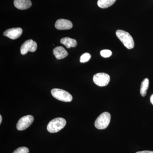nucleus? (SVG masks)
I'll use <instances>...</instances> for the list:
<instances>
[{
	"instance_id": "8",
	"label": "nucleus",
	"mask_w": 153,
	"mask_h": 153,
	"mask_svg": "<svg viewBox=\"0 0 153 153\" xmlns=\"http://www.w3.org/2000/svg\"><path fill=\"white\" fill-rule=\"evenodd\" d=\"M22 33L23 30L21 28H11L5 31L4 35L12 40H15L22 36Z\"/></svg>"
},
{
	"instance_id": "3",
	"label": "nucleus",
	"mask_w": 153,
	"mask_h": 153,
	"mask_svg": "<svg viewBox=\"0 0 153 153\" xmlns=\"http://www.w3.org/2000/svg\"><path fill=\"white\" fill-rule=\"evenodd\" d=\"M110 120V113L108 112H103L96 120L94 125L98 129H104L108 126Z\"/></svg>"
},
{
	"instance_id": "13",
	"label": "nucleus",
	"mask_w": 153,
	"mask_h": 153,
	"mask_svg": "<svg viewBox=\"0 0 153 153\" xmlns=\"http://www.w3.org/2000/svg\"><path fill=\"white\" fill-rule=\"evenodd\" d=\"M116 0H98L97 5L101 8L105 9L112 5Z\"/></svg>"
},
{
	"instance_id": "1",
	"label": "nucleus",
	"mask_w": 153,
	"mask_h": 153,
	"mask_svg": "<svg viewBox=\"0 0 153 153\" xmlns=\"http://www.w3.org/2000/svg\"><path fill=\"white\" fill-rule=\"evenodd\" d=\"M116 35L126 48L128 49L134 48V43L133 38L128 32L123 30H117Z\"/></svg>"
},
{
	"instance_id": "2",
	"label": "nucleus",
	"mask_w": 153,
	"mask_h": 153,
	"mask_svg": "<svg viewBox=\"0 0 153 153\" xmlns=\"http://www.w3.org/2000/svg\"><path fill=\"white\" fill-rule=\"evenodd\" d=\"M66 120L61 117L56 118L50 121L47 126V130L51 133L57 132L66 126Z\"/></svg>"
},
{
	"instance_id": "10",
	"label": "nucleus",
	"mask_w": 153,
	"mask_h": 153,
	"mask_svg": "<svg viewBox=\"0 0 153 153\" xmlns=\"http://www.w3.org/2000/svg\"><path fill=\"white\" fill-rule=\"evenodd\" d=\"M14 4L16 7L21 10L29 9L32 4L30 0H14Z\"/></svg>"
},
{
	"instance_id": "15",
	"label": "nucleus",
	"mask_w": 153,
	"mask_h": 153,
	"mask_svg": "<svg viewBox=\"0 0 153 153\" xmlns=\"http://www.w3.org/2000/svg\"><path fill=\"white\" fill-rule=\"evenodd\" d=\"M91 55L88 53H85L82 54L80 57V62L81 63H85L90 60Z\"/></svg>"
},
{
	"instance_id": "6",
	"label": "nucleus",
	"mask_w": 153,
	"mask_h": 153,
	"mask_svg": "<svg viewBox=\"0 0 153 153\" xmlns=\"http://www.w3.org/2000/svg\"><path fill=\"white\" fill-rule=\"evenodd\" d=\"M34 120V117L31 115L23 117L19 120L17 124V129L19 131L25 130L33 123Z\"/></svg>"
},
{
	"instance_id": "11",
	"label": "nucleus",
	"mask_w": 153,
	"mask_h": 153,
	"mask_svg": "<svg viewBox=\"0 0 153 153\" xmlns=\"http://www.w3.org/2000/svg\"><path fill=\"white\" fill-rule=\"evenodd\" d=\"M53 53L55 57L58 60L63 59L68 55L66 49L62 47H57L53 49Z\"/></svg>"
},
{
	"instance_id": "16",
	"label": "nucleus",
	"mask_w": 153,
	"mask_h": 153,
	"mask_svg": "<svg viewBox=\"0 0 153 153\" xmlns=\"http://www.w3.org/2000/svg\"><path fill=\"white\" fill-rule=\"evenodd\" d=\"M100 53L101 56L103 57H105V58L110 57L112 55L111 51V50H108V49H104V50H102Z\"/></svg>"
},
{
	"instance_id": "7",
	"label": "nucleus",
	"mask_w": 153,
	"mask_h": 153,
	"mask_svg": "<svg viewBox=\"0 0 153 153\" xmlns=\"http://www.w3.org/2000/svg\"><path fill=\"white\" fill-rule=\"evenodd\" d=\"M37 48V44L32 40H28L22 44L21 47V52L22 55H25L28 52H34Z\"/></svg>"
},
{
	"instance_id": "12",
	"label": "nucleus",
	"mask_w": 153,
	"mask_h": 153,
	"mask_svg": "<svg viewBox=\"0 0 153 153\" xmlns=\"http://www.w3.org/2000/svg\"><path fill=\"white\" fill-rule=\"evenodd\" d=\"M60 43L65 45L67 48L75 47L77 45V42L76 40L68 37L62 38L60 40Z\"/></svg>"
},
{
	"instance_id": "20",
	"label": "nucleus",
	"mask_w": 153,
	"mask_h": 153,
	"mask_svg": "<svg viewBox=\"0 0 153 153\" xmlns=\"http://www.w3.org/2000/svg\"><path fill=\"white\" fill-rule=\"evenodd\" d=\"M2 120V118L1 115H0V124L1 123Z\"/></svg>"
},
{
	"instance_id": "4",
	"label": "nucleus",
	"mask_w": 153,
	"mask_h": 153,
	"mask_svg": "<svg viewBox=\"0 0 153 153\" xmlns=\"http://www.w3.org/2000/svg\"><path fill=\"white\" fill-rule=\"evenodd\" d=\"M52 96L60 101L69 102L72 100V97L66 91L60 88H53L51 91Z\"/></svg>"
},
{
	"instance_id": "9",
	"label": "nucleus",
	"mask_w": 153,
	"mask_h": 153,
	"mask_svg": "<svg viewBox=\"0 0 153 153\" xmlns=\"http://www.w3.org/2000/svg\"><path fill=\"white\" fill-rule=\"evenodd\" d=\"M72 27V23L69 20L66 19H59L55 24V28L58 30H70Z\"/></svg>"
},
{
	"instance_id": "17",
	"label": "nucleus",
	"mask_w": 153,
	"mask_h": 153,
	"mask_svg": "<svg viewBox=\"0 0 153 153\" xmlns=\"http://www.w3.org/2000/svg\"><path fill=\"white\" fill-rule=\"evenodd\" d=\"M13 153H29V150L26 147H21L17 149Z\"/></svg>"
},
{
	"instance_id": "14",
	"label": "nucleus",
	"mask_w": 153,
	"mask_h": 153,
	"mask_svg": "<svg viewBox=\"0 0 153 153\" xmlns=\"http://www.w3.org/2000/svg\"><path fill=\"white\" fill-rule=\"evenodd\" d=\"M149 81L148 78H145L142 82L140 89V93L142 96L145 97L146 95L147 90L149 88Z\"/></svg>"
},
{
	"instance_id": "5",
	"label": "nucleus",
	"mask_w": 153,
	"mask_h": 153,
	"mask_svg": "<svg viewBox=\"0 0 153 153\" xmlns=\"http://www.w3.org/2000/svg\"><path fill=\"white\" fill-rule=\"evenodd\" d=\"M110 77L108 74L105 73H98L94 75V82L97 85L99 86H106L108 84Z\"/></svg>"
},
{
	"instance_id": "19",
	"label": "nucleus",
	"mask_w": 153,
	"mask_h": 153,
	"mask_svg": "<svg viewBox=\"0 0 153 153\" xmlns=\"http://www.w3.org/2000/svg\"><path fill=\"white\" fill-rule=\"evenodd\" d=\"M150 101L151 103L153 105V94H152L150 97Z\"/></svg>"
},
{
	"instance_id": "18",
	"label": "nucleus",
	"mask_w": 153,
	"mask_h": 153,
	"mask_svg": "<svg viewBox=\"0 0 153 153\" xmlns=\"http://www.w3.org/2000/svg\"><path fill=\"white\" fill-rule=\"evenodd\" d=\"M136 153H153V152L151 151H141V152H138Z\"/></svg>"
}]
</instances>
